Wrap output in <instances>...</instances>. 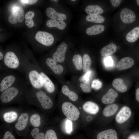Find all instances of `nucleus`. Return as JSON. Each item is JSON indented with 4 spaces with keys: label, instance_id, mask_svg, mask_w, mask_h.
<instances>
[{
    "label": "nucleus",
    "instance_id": "obj_32",
    "mask_svg": "<svg viewBox=\"0 0 139 139\" xmlns=\"http://www.w3.org/2000/svg\"><path fill=\"white\" fill-rule=\"evenodd\" d=\"M31 134L34 139H45V134L42 132H40L39 129L38 128L33 129L31 132Z\"/></svg>",
    "mask_w": 139,
    "mask_h": 139
},
{
    "label": "nucleus",
    "instance_id": "obj_36",
    "mask_svg": "<svg viewBox=\"0 0 139 139\" xmlns=\"http://www.w3.org/2000/svg\"><path fill=\"white\" fill-rule=\"evenodd\" d=\"M102 86L101 82L99 79L93 80L91 84V87L95 90H98L100 89Z\"/></svg>",
    "mask_w": 139,
    "mask_h": 139
},
{
    "label": "nucleus",
    "instance_id": "obj_17",
    "mask_svg": "<svg viewBox=\"0 0 139 139\" xmlns=\"http://www.w3.org/2000/svg\"><path fill=\"white\" fill-rule=\"evenodd\" d=\"M28 119L29 116L27 113H24L22 114L15 124V128L19 131L24 129L27 125Z\"/></svg>",
    "mask_w": 139,
    "mask_h": 139
},
{
    "label": "nucleus",
    "instance_id": "obj_8",
    "mask_svg": "<svg viewBox=\"0 0 139 139\" xmlns=\"http://www.w3.org/2000/svg\"><path fill=\"white\" fill-rule=\"evenodd\" d=\"M67 48V45L64 42H62L53 54L52 58L58 62H63L65 59V54Z\"/></svg>",
    "mask_w": 139,
    "mask_h": 139
},
{
    "label": "nucleus",
    "instance_id": "obj_25",
    "mask_svg": "<svg viewBox=\"0 0 139 139\" xmlns=\"http://www.w3.org/2000/svg\"><path fill=\"white\" fill-rule=\"evenodd\" d=\"M82 60V69L84 72L85 73L90 70L92 61L90 56L87 54L83 55Z\"/></svg>",
    "mask_w": 139,
    "mask_h": 139
},
{
    "label": "nucleus",
    "instance_id": "obj_30",
    "mask_svg": "<svg viewBox=\"0 0 139 139\" xmlns=\"http://www.w3.org/2000/svg\"><path fill=\"white\" fill-rule=\"evenodd\" d=\"M72 62L76 68L81 70L82 68V59L80 54L75 55L72 59Z\"/></svg>",
    "mask_w": 139,
    "mask_h": 139
},
{
    "label": "nucleus",
    "instance_id": "obj_9",
    "mask_svg": "<svg viewBox=\"0 0 139 139\" xmlns=\"http://www.w3.org/2000/svg\"><path fill=\"white\" fill-rule=\"evenodd\" d=\"M44 63L56 75H59L63 71L64 68L63 66L53 58H47Z\"/></svg>",
    "mask_w": 139,
    "mask_h": 139
},
{
    "label": "nucleus",
    "instance_id": "obj_34",
    "mask_svg": "<svg viewBox=\"0 0 139 139\" xmlns=\"http://www.w3.org/2000/svg\"><path fill=\"white\" fill-rule=\"evenodd\" d=\"M82 91L85 93L90 92L91 90V87L90 86V80L81 83L80 85Z\"/></svg>",
    "mask_w": 139,
    "mask_h": 139
},
{
    "label": "nucleus",
    "instance_id": "obj_13",
    "mask_svg": "<svg viewBox=\"0 0 139 139\" xmlns=\"http://www.w3.org/2000/svg\"><path fill=\"white\" fill-rule=\"evenodd\" d=\"M117 92L112 89H109L106 94L101 99L102 102L104 104H110L114 102L116 98L117 97Z\"/></svg>",
    "mask_w": 139,
    "mask_h": 139
},
{
    "label": "nucleus",
    "instance_id": "obj_24",
    "mask_svg": "<svg viewBox=\"0 0 139 139\" xmlns=\"http://www.w3.org/2000/svg\"><path fill=\"white\" fill-rule=\"evenodd\" d=\"M118 108V106L115 104L108 105L103 110V114L104 116L106 117L112 116L116 112Z\"/></svg>",
    "mask_w": 139,
    "mask_h": 139
},
{
    "label": "nucleus",
    "instance_id": "obj_37",
    "mask_svg": "<svg viewBox=\"0 0 139 139\" xmlns=\"http://www.w3.org/2000/svg\"><path fill=\"white\" fill-rule=\"evenodd\" d=\"M17 17V13L15 12L12 11V14L8 17V21L11 24H15L18 21Z\"/></svg>",
    "mask_w": 139,
    "mask_h": 139
},
{
    "label": "nucleus",
    "instance_id": "obj_45",
    "mask_svg": "<svg viewBox=\"0 0 139 139\" xmlns=\"http://www.w3.org/2000/svg\"><path fill=\"white\" fill-rule=\"evenodd\" d=\"M135 97L136 100L139 102V88H138L136 90Z\"/></svg>",
    "mask_w": 139,
    "mask_h": 139
},
{
    "label": "nucleus",
    "instance_id": "obj_21",
    "mask_svg": "<svg viewBox=\"0 0 139 139\" xmlns=\"http://www.w3.org/2000/svg\"><path fill=\"white\" fill-rule=\"evenodd\" d=\"M46 25L49 28L56 27L60 30H63L66 27V24L63 21L49 19L46 22Z\"/></svg>",
    "mask_w": 139,
    "mask_h": 139
},
{
    "label": "nucleus",
    "instance_id": "obj_27",
    "mask_svg": "<svg viewBox=\"0 0 139 139\" xmlns=\"http://www.w3.org/2000/svg\"><path fill=\"white\" fill-rule=\"evenodd\" d=\"M86 19L88 22L95 23H102L105 20V19L103 16L99 15H88L86 16Z\"/></svg>",
    "mask_w": 139,
    "mask_h": 139
},
{
    "label": "nucleus",
    "instance_id": "obj_15",
    "mask_svg": "<svg viewBox=\"0 0 139 139\" xmlns=\"http://www.w3.org/2000/svg\"><path fill=\"white\" fill-rule=\"evenodd\" d=\"M84 111L88 113L91 114H95L99 110L98 105L95 103L91 101L85 102L83 106Z\"/></svg>",
    "mask_w": 139,
    "mask_h": 139
},
{
    "label": "nucleus",
    "instance_id": "obj_29",
    "mask_svg": "<svg viewBox=\"0 0 139 139\" xmlns=\"http://www.w3.org/2000/svg\"><path fill=\"white\" fill-rule=\"evenodd\" d=\"M17 117V113L14 111L6 112L3 115L4 120L6 122L8 123H11L14 121Z\"/></svg>",
    "mask_w": 139,
    "mask_h": 139
},
{
    "label": "nucleus",
    "instance_id": "obj_46",
    "mask_svg": "<svg viewBox=\"0 0 139 139\" xmlns=\"http://www.w3.org/2000/svg\"><path fill=\"white\" fill-rule=\"evenodd\" d=\"M128 139H139V138L134 135H132L129 137Z\"/></svg>",
    "mask_w": 139,
    "mask_h": 139
},
{
    "label": "nucleus",
    "instance_id": "obj_47",
    "mask_svg": "<svg viewBox=\"0 0 139 139\" xmlns=\"http://www.w3.org/2000/svg\"><path fill=\"white\" fill-rule=\"evenodd\" d=\"M4 56L3 53L1 51L0 52V60L1 62H2Z\"/></svg>",
    "mask_w": 139,
    "mask_h": 139
},
{
    "label": "nucleus",
    "instance_id": "obj_2",
    "mask_svg": "<svg viewBox=\"0 0 139 139\" xmlns=\"http://www.w3.org/2000/svg\"><path fill=\"white\" fill-rule=\"evenodd\" d=\"M27 83L22 80L17 84L6 89L1 93V101L4 103L10 102L16 98L20 93L21 89L26 86Z\"/></svg>",
    "mask_w": 139,
    "mask_h": 139
},
{
    "label": "nucleus",
    "instance_id": "obj_28",
    "mask_svg": "<svg viewBox=\"0 0 139 139\" xmlns=\"http://www.w3.org/2000/svg\"><path fill=\"white\" fill-rule=\"evenodd\" d=\"M62 128L65 133L69 134L72 131V122L71 120L68 118L65 119L62 124Z\"/></svg>",
    "mask_w": 139,
    "mask_h": 139
},
{
    "label": "nucleus",
    "instance_id": "obj_49",
    "mask_svg": "<svg viewBox=\"0 0 139 139\" xmlns=\"http://www.w3.org/2000/svg\"><path fill=\"white\" fill-rule=\"evenodd\" d=\"M51 1H54L55 2H58V0H51Z\"/></svg>",
    "mask_w": 139,
    "mask_h": 139
},
{
    "label": "nucleus",
    "instance_id": "obj_10",
    "mask_svg": "<svg viewBox=\"0 0 139 139\" xmlns=\"http://www.w3.org/2000/svg\"><path fill=\"white\" fill-rule=\"evenodd\" d=\"M120 17L122 21L126 24L133 23L136 19V16L134 12L131 10L126 7L121 11Z\"/></svg>",
    "mask_w": 139,
    "mask_h": 139
},
{
    "label": "nucleus",
    "instance_id": "obj_11",
    "mask_svg": "<svg viewBox=\"0 0 139 139\" xmlns=\"http://www.w3.org/2000/svg\"><path fill=\"white\" fill-rule=\"evenodd\" d=\"M131 111L130 108L127 106L123 107L117 114L116 120L118 123H122L127 121L130 117Z\"/></svg>",
    "mask_w": 139,
    "mask_h": 139
},
{
    "label": "nucleus",
    "instance_id": "obj_6",
    "mask_svg": "<svg viewBox=\"0 0 139 139\" xmlns=\"http://www.w3.org/2000/svg\"><path fill=\"white\" fill-rule=\"evenodd\" d=\"M62 109L64 115L71 120L75 121L79 118V111L76 106L71 103H64L62 106Z\"/></svg>",
    "mask_w": 139,
    "mask_h": 139
},
{
    "label": "nucleus",
    "instance_id": "obj_3",
    "mask_svg": "<svg viewBox=\"0 0 139 139\" xmlns=\"http://www.w3.org/2000/svg\"><path fill=\"white\" fill-rule=\"evenodd\" d=\"M22 60H20L16 54L12 51H8L5 54L0 66L11 70L23 72Z\"/></svg>",
    "mask_w": 139,
    "mask_h": 139
},
{
    "label": "nucleus",
    "instance_id": "obj_33",
    "mask_svg": "<svg viewBox=\"0 0 139 139\" xmlns=\"http://www.w3.org/2000/svg\"><path fill=\"white\" fill-rule=\"evenodd\" d=\"M40 117L39 115L34 114L32 115L30 118V122L31 124L36 127L40 126L41 124Z\"/></svg>",
    "mask_w": 139,
    "mask_h": 139
},
{
    "label": "nucleus",
    "instance_id": "obj_18",
    "mask_svg": "<svg viewBox=\"0 0 139 139\" xmlns=\"http://www.w3.org/2000/svg\"><path fill=\"white\" fill-rule=\"evenodd\" d=\"M117 49V47L115 44L110 43L101 49L100 54L103 57H107L115 53Z\"/></svg>",
    "mask_w": 139,
    "mask_h": 139
},
{
    "label": "nucleus",
    "instance_id": "obj_7",
    "mask_svg": "<svg viewBox=\"0 0 139 139\" xmlns=\"http://www.w3.org/2000/svg\"><path fill=\"white\" fill-rule=\"evenodd\" d=\"M35 38L39 43L47 46L51 45L54 41V38L51 34L44 31H38L36 34Z\"/></svg>",
    "mask_w": 139,
    "mask_h": 139
},
{
    "label": "nucleus",
    "instance_id": "obj_43",
    "mask_svg": "<svg viewBox=\"0 0 139 139\" xmlns=\"http://www.w3.org/2000/svg\"><path fill=\"white\" fill-rule=\"evenodd\" d=\"M110 1L112 6L116 7L119 6L122 1L121 0H110Z\"/></svg>",
    "mask_w": 139,
    "mask_h": 139
},
{
    "label": "nucleus",
    "instance_id": "obj_26",
    "mask_svg": "<svg viewBox=\"0 0 139 139\" xmlns=\"http://www.w3.org/2000/svg\"><path fill=\"white\" fill-rule=\"evenodd\" d=\"M62 92L65 95L68 96L71 100L75 101L78 99L77 94L73 91H71L66 85L63 86L61 90Z\"/></svg>",
    "mask_w": 139,
    "mask_h": 139
},
{
    "label": "nucleus",
    "instance_id": "obj_16",
    "mask_svg": "<svg viewBox=\"0 0 139 139\" xmlns=\"http://www.w3.org/2000/svg\"><path fill=\"white\" fill-rule=\"evenodd\" d=\"M97 139H118L116 132L112 129L100 132L97 135Z\"/></svg>",
    "mask_w": 139,
    "mask_h": 139
},
{
    "label": "nucleus",
    "instance_id": "obj_23",
    "mask_svg": "<svg viewBox=\"0 0 139 139\" xmlns=\"http://www.w3.org/2000/svg\"><path fill=\"white\" fill-rule=\"evenodd\" d=\"M85 11L87 14L90 15H99L103 12V9L97 5L87 6L86 7Z\"/></svg>",
    "mask_w": 139,
    "mask_h": 139
},
{
    "label": "nucleus",
    "instance_id": "obj_1",
    "mask_svg": "<svg viewBox=\"0 0 139 139\" xmlns=\"http://www.w3.org/2000/svg\"><path fill=\"white\" fill-rule=\"evenodd\" d=\"M22 68L28 82L33 88L38 89L43 88V79L32 62L23 60Z\"/></svg>",
    "mask_w": 139,
    "mask_h": 139
},
{
    "label": "nucleus",
    "instance_id": "obj_19",
    "mask_svg": "<svg viewBox=\"0 0 139 139\" xmlns=\"http://www.w3.org/2000/svg\"><path fill=\"white\" fill-rule=\"evenodd\" d=\"M105 29L104 26L101 24H96L87 28L86 30L87 34L90 36L94 35L102 32Z\"/></svg>",
    "mask_w": 139,
    "mask_h": 139
},
{
    "label": "nucleus",
    "instance_id": "obj_44",
    "mask_svg": "<svg viewBox=\"0 0 139 139\" xmlns=\"http://www.w3.org/2000/svg\"><path fill=\"white\" fill-rule=\"evenodd\" d=\"M20 1L23 3H25L30 5H32L36 3L38 1V0H22Z\"/></svg>",
    "mask_w": 139,
    "mask_h": 139
},
{
    "label": "nucleus",
    "instance_id": "obj_42",
    "mask_svg": "<svg viewBox=\"0 0 139 139\" xmlns=\"http://www.w3.org/2000/svg\"><path fill=\"white\" fill-rule=\"evenodd\" d=\"M25 23L30 28L32 27L34 25V22L32 19H26Z\"/></svg>",
    "mask_w": 139,
    "mask_h": 139
},
{
    "label": "nucleus",
    "instance_id": "obj_12",
    "mask_svg": "<svg viewBox=\"0 0 139 139\" xmlns=\"http://www.w3.org/2000/svg\"><path fill=\"white\" fill-rule=\"evenodd\" d=\"M134 63V61L132 58L128 57H125L119 61L116 68L119 71L124 70L131 67Z\"/></svg>",
    "mask_w": 139,
    "mask_h": 139
},
{
    "label": "nucleus",
    "instance_id": "obj_22",
    "mask_svg": "<svg viewBox=\"0 0 139 139\" xmlns=\"http://www.w3.org/2000/svg\"><path fill=\"white\" fill-rule=\"evenodd\" d=\"M139 38V27H136L129 32L126 36L127 40L130 42L136 41Z\"/></svg>",
    "mask_w": 139,
    "mask_h": 139
},
{
    "label": "nucleus",
    "instance_id": "obj_5",
    "mask_svg": "<svg viewBox=\"0 0 139 139\" xmlns=\"http://www.w3.org/2000/svg\"><path fill=\"white\" fill-rule=\"evenodd\" d=\"M33 95L41 104L42 107L45 109L51 108L53 106V102L51 99L46 93L41 89H37L32 88Z\"/></svg>",
    "mask_w": 139,
    "mask_h": 139
},
{
    "label": "nucleus",
    "instance_id": "obj_50",
    "mask_svg": "<svg viewBox=\"0 0 139 139\" xmlns=\"http://www.w3.org/2000/svg\"><path fill=\"white\" fill-rule=\"evenodd\" d=\"M72 1H75L76 0H71Z\"/></svg>",
    "mask_w": 139,
    "mask_h": 139
},
{
    "label": "nucleus",
    "instance_id": "obj_41",
    "mask_svg": "<svg viewBox=\"0 0 139 139\" xmlns=\"http://www.w3.org/2000/svg\"><path fill=\"white\" fill-rule=\"evenodd\" d=\"M34 13L32 11L27 12L25 14L24 18L26 19H32L34 16Z\"/></svg>",
    "mask_w": 139,
    "mask_h": 139
},
{
    "label": "nucleus",
    "instance_id": "obj_4",
    "mask_svg": "<svg viewBox=\"0 0 139 139\" xmlns=\"http://www.w3.org/2000/svg\"><path fill=\"white\" fill-rule=\"evenodd\" d=\"M22 80L15 73L8 72L1 74L0 91L2 92L17 84Z\"/></svg>",
    "mask_w": 139,
    "mask_h": 139
},
{
    "label": "nucleus",
    "instance_id": "obj_14",
    "mask_svg": "<svg viewBox=\"0 0 139 139\" xmlns=\"http://www.w3.org/2000/svg\"><path fill=\"white\" fill-rule=\"evenodd\" d=\"M47 15L52 19L64 21L66 19V16L63 13L57 12L55 10L51 7L48 8L46 10Z\"/></svg>",
    "mask_w": 139,
    "mask_h": 139
},
{
    "label": "nucleus",
    "instance_id": "obj_35",
    "mask_svg": "<svg viewBox=\"0 0 139 139\" xmlns=\"http://www.w3.org/2000/svg\"><path fill=\"white\" fill-rule=\"evenodd\" d=\"M45 139H58L55 132L52 129L47 130L45 134Z\"/></svg>",
    "mask_w": 139,
    "mask_h": 139
},
{
    "label": "nucleus",
    "instance_id": "obj_31",
    "mask_svg": "<svg viewBox=\"0 0 139 139\" xmlns=\"http://www.w3.org/2000/svg\"><path fill=\"white\" fill-rule=\"evenodd\" d=\"M12 11L17 13L18 21L19 22H21L23 21L25 16L24 11L22 7L20 6L14 7L13 8Z\"/></svg>",
    "mask_w": 139,
    "mask_h": 139
},
{
    "label": "nucleus",
    "instance_id": "obj_40",
    "mask_svg": "<svg viewBox=\"0 0 139 139\" xmlns=\"http://www.w3.org/2000/svg\"><path fill=\"white\" fill-rule=\"evenodd\" d=\"M3 139H15L14 136L9 131L6 132L3 137Z\"/></svg>",
    "mask_w": 139,
    "mask_h": 139
},
{
    "label": "nucleus",
    "instance_id": "obj_20",
    "mask_svg": "<svg viewBox=\"0 0 139 139\" xmlns=\"http://www.w3.org/2000/svg\"><path fill=\"white\" fill-rule=\"evenodd\" d=\"M113 86L117 91L121 92H125L127 90L126 86L123 80L120 78L114 79L112 83Z\"/></svg>",
    "mask_w": 139,
    "mask_h": 139
},
{
    "label": "nucleus",
    "instance_id": "obj_48",
    "mask_svg": "<svg viewBox=\"0 0 139 139\" xmlns=\"http://www.w3.org/2000/svg\"><path fill=\"white\" fill-rule=\"evenodd\" d=\"M136 2L137 5L139 6V0H137L136 1Z\"/></svg>",
    "mask_w": 139,
    "mask_h": 139
},
{
    "label": "nucleus",
    "instance_id": "obj_38",
    "mask_svg": "<svg viewBox=\"0 0 139 139\" xmlns=\"http://www.w3.org/2000/svg\"><path fill=\"white\" fill-rule=\"evenodd\" d=\"M92 72L90 70L85 73L83 76H81L79 78L80 81L82 82H84L90 80L92 75Z\"/></svg>",
    "mask_w": 139,
    "mask_h": 139
},
{
    "label": "nucleus",
    "instance_id": "obj_39",
    "mask_svg": "<svg viewBox=\"0 0 139 139\" xmlns=\"http://www.w3.org/2000/svg\"><path fill=\"white\" fill-rule=\"evenodd\" d=\"M105 65L107 67H111L113 66V61L111 58L110 56H107L104 60Z\"/></svg>",
    "mask_w": 139,
    "mask_h": 139
}]
</instances>
